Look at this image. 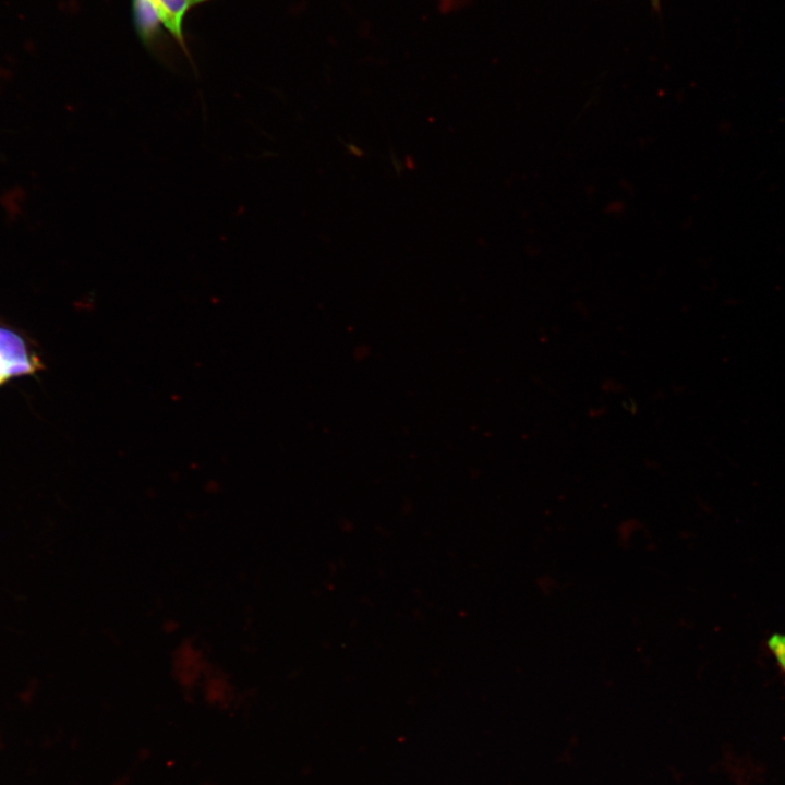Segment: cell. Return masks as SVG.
<instances>
[{"instance_id":"7a4b0ae2","label":"cell","mask_w":785,"mask_h":785,"mask_svg":"<svg viewBox=\"0 0 785 785\" xmlns=\"http://www.w3.org/2000/svg\"><path fill=\"white\" fill-rule=\"evenodd\" d=\"M152 2L160 23L171 34L177 44L185 50L182 22L191 5L190 0H152Z\"/></svg>"},{"instance_id":"5b68a950","label":"cell","mask_w":785,"mask_h":785,"mask_svg":"<svg viewBox=\"0 0 785 785\" xmlns=\"http://www.w3.org/2000/svg\"><path fill=\"white\" fill-rule=\"evenodd\" d=\"M438 8L444 13L452 12L462 5V0H437Z\"/></svg>"},{"instance_id":"ba28073f","label":"cell","mask_w":785,"mask_h":785,"mask_svg":"<svg viewBox=\"0 0 785 785\" xmlns=\"http://www.w3.org/2000/svg\"><path fill=\"white\" fill-rule=\"evenodd\" d=\"M204 1H207V0H190L191 4H196V3L204 2Z\"/></svg>"},{"instance_id":"277c9868","label":"cell","mask_w":785,"mask_h":785,"mask_svg":"<svg viewBox=\"0 0 785 785\" xmlns=\"http://www.w3.org/2000/svg\"><path fill=\"white\" fill-rule=\"evenodd\" d=\"M768 645L780 666L785 671V635L774 633L769 639Z\"/></svg>"},{"instance_id":"8992f818","label":"cell","mask_w":785,"mask_h":785,"mask_svg":"<svg viewBox=\"0 0 785 785\" xmlns=\"http://www.w3.org/2000/svg\"><path fill=\"white\" fill-rule=\"evenodd\" d=\"M8 378H9V374H8L5 364L3 363V361L0 358V384L5 382Z\"/></svg>"},{"instance_id":"52a82bcc","label":"cell","mask_w":785,"mask_h":785,"mask_svg":"<svg viewBox=\"0 0 785 785\" xmlns=\"http://www.w3.org/2000/svg\"><path fill=\"white\" fill-rule=\"evenodd\" d=\"M651 2H652V5H653L655 9H659V7H660V0H651Z\"/></svg>"},{"instance_id":"3957f363","label":"cell","mask_w":785,"mask_h":785,"mask_svg":"<svg viewBox=\"0 0 785 785\" xmlns=\"http://www.w3.org/2000/svg\"><path fill=\"white\" fill-rule=\"evenodd\" d=\"M133 14L142 40L148 45L154 44L159 34L160 21L152 0H133Z\"/></svg>"},{"instance_id":"6da1fadb","label":"cell","mask_w":785,"mask_h":785,"mask_svg":"<svg viewBox=\"0 0 785 785\" xmlns=\"http://www.w3.org/2000/svg\"><path fill=\"white\" fill-rule=\"evenodd\" d=\"M0 358L9 377L33 373L36 364L28 355L23 340L13 331L0 327Z\"/></svg>"}]
</instances>
